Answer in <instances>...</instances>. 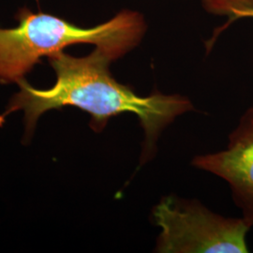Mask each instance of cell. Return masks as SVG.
I'll return each instance as SVG.
<instances>
[{
    "label": "cell",
    "instance_id": "6da1fadb",
    "mask_svg": "<svg viewBox=\"0 0 253 253\" xmlns=\"http://www.w3.org/2000/svg\"><path fill=\"white\" fill-rule=\"evenodd\" d=\"M49 61L56 74L54 86L42 90L31 86L25 79L18 83L20 91L0 115V125L11 113L23 110L28 134L47 111L73 106L89 114L92 129L101 131L110 118L131 113L138 117L145 131L143 155L146 159L163 129L193 109L190 100L179 95L153 93L139 96L112 76L109 66L113 60L98 48L84 57L61 51L50 55Z\"/></svg>",
    "mask_w": 253,
    "mask_h": 253
},
{
    "label": "cell",
    "instance_id": "7a4b0ae2",
    "mask_svg": "<svg viewBox=\"0 0 253 253\" xmlns=\"http://www.w3.org/2000/svg\"><path fill=\"white\" fill-rule=\"evenodd\" d=\"M18 20L14 28H0V84H18L42 57L79 43L93 44L118 60L140 44L147 29L145 16L130 9L90 28L26 9Z\"/></svg>",
    "mask_w": 253,
    "mask_h": 253
},
{
    "label": "cell",
    "instance_id": "3957f363",
    "mask_svg": "<svg viewBox=\"0 0 253 253\" xmlns=\"http://www.w3.org/2000/svg\"><path fill=\"white\" fill-rule=\"evenodd\" d=\"M153 219L162 229L159 253H249L252 227L243 217H222L196 201L165 197L154 208Z\"/></svg>",
    "mask_w": 253,
    "mask_h": 253
},
{
    "label": "cell",
    "instance_id": "277c9868",
    "mask_svg": "<svg viewBox=\"0 0 253 253\" xmlns=\"http://www.w3.org/2000/svg\"><path fill=\"white\" fill-rule=\"evenodd\" d=\"M193 164L230 185L243 218L253 226V107L248 109L229 136L225 150L196 157Z\"/></svg>",
    "mask_w": 253,
    "mask_h": 253
},
{
    "label": "cell",
    "instance_id": "5b68a950",
    "mask_svg": "<svg viewBox=\"0 0 253 253\" xmlns=\"http://www.w3.org/2000/svg\"><path fill=\"white\" fill-rule=\"evenodd\" d=\"M209 13L227 16V26L238 19L253 18V0H202Z\"/></svg>",
    "mask_w": 253,
    "mask_h": 253
}]
</instances>
